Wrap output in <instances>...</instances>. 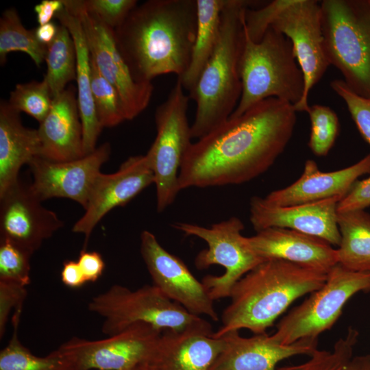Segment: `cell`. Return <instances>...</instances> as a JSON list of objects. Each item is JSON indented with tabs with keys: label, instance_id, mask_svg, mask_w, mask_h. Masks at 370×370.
<instances>
[{
	"label": "cell",
	"instance_id": "d590c367",
	"mask_svg": "<svg viewBox=\"0 0 370 370\" xmlns=\"http://www.w3.org/2000/svg\"><path fill=\"white\" fill-rule=\"evenodd\" d=\"M64 7L79 10L97 16L115 29L138 5L136 0H62Z\"/></svg>",
	"mask_w": 370,
	"mask_h": 370
},
{
	"label": "cell",
	"instance_id": "7c38bea8",
	"mask_svg": "<svg viewBox=\"0 0 370 370\" xmlns=\"http://www.w3.org/2000/svg\"><path fill=\"white\" fill-rule=\"evenodd\" d=\"M162 332L139 323L104 339L73 337L58 349L78 370H132L149 360Z\"/></svg>",
	"mask_w": 370,
	"mask_h": 370
},
{
	"label": "cell",
	"instance_id": "484cf974",
	"mask_svg": "<svg viewBox=\"0 0 370 370\" xmlns=\"http://www.w3.org/2000/svg\"><path fill=\"white\" fill-rule=\"evenodd\" d=\"M227 0H196L197 29L187 70L177 79L190 92L217 43L223 10Z\"/></svg>",
	"mask_w": 370,
	"mask_h": 370
},
{
	"label": "cell",
	"instance_id": "4fadbf2b",
	"mask_svg": "<svg viewBox=\"0 0 370 370\" xmlns=\"http://www.w3.org/2000/svg\"><path fill=\"white\" fill-rule=\"evenodd\" d=\"M80 20L90 57L102 76L118 91L127 120H132L149 105L153 91L152 83L135 80L116 43L114 29L97 16L64 7Z\"/></svg>",
	"mask_w": 370,
	"mask_h": 370
},
{
	"label": "cell",
	"instance_id": "277c9868",
	"mask_svg": "<svg viewBox=\"0 0 370 370\" xmlns=\"http://www.w3.org/2000/svg\"><path fill=\"white\" fill-rule=\"evenodd\" d=\"M251 3L227 0L221 14L216 47L189 92L196 111L190 125L193 138H200L232 115L240 100L239 61L243 39V15Z\"/></svg>",
	"mask_w": 370,
	"mask_h": 370
},
{
	"label": "cell",
	"instance_id": "e575fe53",
	"mask_svg": "<svg viewBox=\"0 0 370 370\" xmlns=\"http://www.w3.org/2000/svg\"><path fill=\"white\" fill-rule=\"evenodd\" d=\"M32 254L8 239H0V281L27 286L31 282Z\"/></svg>",
	"mask_w": 370,
	"mask_h": 370
},
{
	"label": "cell",
	"instance_id": "7402d4cb",
	"mask_svg": "<svg viewBox=\"0 0 370 370\" xmlns=\"http://www.w3.org/2000/svg\"><path fill=\"white\" fill-rule=\"evenodd\" d=\"M365 174H370V153L348 167L329 172L320 171L314 160H308L298 180L264 198L271 204L286 206L343 197Z\"/></svg>",
	"mask_w": 370,
	"mask_h": 370
},
{
	"label": "cell",
	"instance_id": "ac0fdd59",
	"mask_svg": "<svg viewBox=\"0 0 370 370\" xmlns=\"http://www.w3.org/2000/svg\"><path fill=\"white\" fill-rule=\"evenodd\" d=\"M342 198L334 197L280 206L254 196L250 200L249 219L256 232L269 227L287 228L319 237L338 247L341 234L337 224V205Z\"/></svg>",
	"mask_w": 370,
	"mask_h": 370
},
{
	"label": "cell",
	"instance_id": "cb8c5ba5",
	"mask_svg": "<svg viewBox=\"0 0 370 370\" xmlns=\"http://www.w3.org/2000/svg\"><path fill=\"white\" fill-rule=\"evenodd\" d=\"M20 113L0 102V196L16 184L24 164L40 154L38 130L24 126Z\"/></svg>",
	"mask_w": 370,
	"mask_h": 370
},
{
	"label": "cell",
	"instance_id": "30bf717a",
	"mask_svg": "<svg viewBox=\"0 0 370 370\" xmlns=\"http://www.w3.org/2000/svg\"><path fill=\"white\" fill-rule=\"evenodd\" d=\"M360 291L370 292V271H354L336 264L328 272L323 285L280 321L272 337L282 345L318 338L336 322L347 301Z\"/></svg>",
	"mask_w": 370,
	"mask_h": 370
},
{
	"label": "cell",
	"instance_id": "44dd1931",
	"mask_svg": "<svg viewBox=\"0 0 370 370\" xmlns=\"http://www.w3.org/2000/svg\"><path fill=\"white\" fill-rule=\"evenodd\" d=\"M212 333L208 322L182 331H164L147 363L154 370H210L224 345L223 338Z\"/></svg>",
	"mask_w": 370,
	"mask_h": 370
},
{
	"label": "cell",
	"instance_id": "7a4b0ae2",
	"mask_svg": "<svg viewBox=\"0 0 370 370\" xmlns=\"http://www.w3.org/2000/svg\"><path fill=\"white\" fill-rule=\"evenodd\" d=\"M197 29L196 0H149L114 29L118 49L136 81L181 77L188 66Z\"/></svg>",
	"mask_w": 370,
	"mask_h": 370
},
{
	"label": "cell",
	"instance_id": "d6986e66",
	"mask_svg": "<svg viewBox=\"0 0 370 370\" xmlns=\"http://www.w3.org/2000/svg\"><path fill=\"white\" fill-rule=\"evenodd\" d=\"M221 337L223 347L210 370H284L277 367L280 361L297 355L309 356L318 349V338L282 345L267 333L247 338L238 330Z\"/></svg>",
	"mask_w": 370,
	"mask_h": 370
},
{
	"label": "cell",
	"instance_id": "4316f807",
	"mask_svg": "<svg viewBox=\"0 0 370 370\" xmlns=\"http://www.w3.org/2000/svg\"><path fill=\"white\" fill-rule=\"evenodd\" d=\"M337 224L338 263L354 271H370V214L365 210L338 213Z\"/></svg>",
	"mask_w": 370,
	"mask_h": 370
},
{
	"label": "cell",
	"instance_id": "f35d334b",
	"mask_svg": "<svg viewBox=\"0 0 370 370\" xmlns=\"http://www.w3.org/2000/svg\"><path fill=\"white\" fill-rule=\"evenodd\" d=\"M370 206V174L367 178L357 180L348 193L338 203L337 212L365 210Z\"/></svg>",
	"mask_w": 370,
	"mask_h": 370
},
{
	"label": "cell",
	"instance_id": "60d3db41",
	"mask_svg": "<svg viewBox=\"0 0 370 370\" xmlns=\"http://www.w3.org/2000/svg\"><path fill=\"white\" fill-rule=\"evenodd\" d=\"M64 8L62 0H42L34 6L39 25L49 23Z\"/></svg>",
	"mask_w": 370,
	"mask_h": 370
},
{
	"label": "cell",
	"instance_id": "f546056e",
	"mask_svg": "<svg viewBox=\"0 0 370 370\" xmlns=\"http://www.w3.org/2000/svg\"><path fill=\"white\" fill-rule=\"evenodd\" d=\"M47 46L37 38L35 29H26L17 10L10 8L0 18V64L3 65L7 56L13 51L27 53L37 66L45 60Z\"/></svg>",
	"mask_w": 370,
	"mask_h": 370
},
{
	"label": "cell",
	"instance_id": "836d02e7",
	"mask_svg": "<svg viewBox=\"0 0 370 370\" xmlns=\"http://www.w3.org/2000/svg\"><path fill=\"white\" fill-rule=\"evenodd\" d=\"M307 113L311 124L308 147L316 156H325L338 136V118L330 107L319 104L310 106Z\"/></svg>",
	"mask_w": 370,
	"mask_h": 370
},
{
	"label": "cell",
	"instance_id": "5bb4252c",
	"mask_svg": "<svg viewBox=\"0 0 370 370\" xmlns=\"http://www.w3.org/2000/svg\"><path fill=\"white\" fill-rule=\"evenodd\" d=\"M140 254L153 285L168 298L190 313L218 321L214 300L178 257L166 251L155 235L144 230L140 234Z\"/></svg>",
	"mask_w": 370,
	"mask_h": 370
},
{
	"label": "cell",
	"instance_id": "8d00e7d4",
	"mask_svg": "<svg viewBox=\"0 0 370 370\" xmlns=\"http://www.w3.org/2000/svg\"><path fill=\"white\" fill-rule=\"evenodd\" d=\"M330 86L343 99L361 136L370 145V98L356 94L343 79L332 80Z\"/></svg>",
	"mask_w": 370,
	"mask_h": 370
},
{
	"label": "cell",
	"instance_id": "1f68e13d",
	"mask_svg": "<svg viewBox=\"0 0 370 370\" xmlns=\"http://www.w3.org/2000/svg\"><path fill=\"white\" fill-rule=\"evenodd\" d=\"M90 64L92 93L97 119L103 128L114 127L127 120L121 99L116 89L100 73L92 58Z\"/></svg>",
	"mask_w": 370,
	"mask_h": 370
},
{
	"label": "cell",
	"instance_id": "ba28073f",
	"mask_svg": "<svg viewBox=\"0 0 370 370\" xmlns=\"http://www.w3.org/2000/svg\"><path fill=\"white\" fill-rule=\"evenodd\" d=\"M89 310L103 319L101 331L112 336L139 323H147L162 332L182 331L208 323L168 298L155 285L132 291L114 284L93 297Z\"/></svg>",
	"mask_w": 370,
	"mask_h": 370
},
{
	"label": "cell",
	"instance_id": "d6a6232c",
	"mask_svg": "<svg viewBox=\"0 0 370 370\" xmlns=\"http://www.w3.org/2000/svg\"><path fill=\"white\" fill-rule=\"evenodd\" d=\"M8 103L18 112H23L40 123L48 114L53 98L47 81L17 84L10 92Z\"/></svg>",
	"mask_w": 370,
	"mask_h": 370
},
{
	"label": "cell",
	"instance_id": "ffe728a7",
	"mask_svg": "<svg viewBox=\"0 0 370 370\" xmlns=\"http://www.w3.org/2000/svg\"><path fill=\"white\" fill-rule=\"evenodd\" d=\"M245 242L262 260H283L325 273L338 264L337 249L328 242L291 229L269 227Z\"/></svg>",
	"mask_w": 370,
	"mask_h": 370
},
{
	"label": "cell",
	"instance_id": "52a82bcc",
	"mask_svg": "<svg viewBox=\"0 0 370 370\" xmlns=\"http://www.w3.org/2000/svg\"><path fill=\"white\" fill-rule=\"evenodd\" d=\"M320 4L330 65L354 92L370 98V0H323Z\"/></svg>",
	"mask_w": 370,
	"mask_h": 370
},
{
	"label": "cell",
	"instance_id": "ab89813d",
	"mask_svg": "<svg viewBox=\"0 0 370 370\" xmlns=\"http://www.w3.org/2000/svg\"><path fill=\"white\" fill-rule=\"evenodd\" d=\"M80 269L88 282H94L102 275L105 263L101 255L97 251H88L83 249L77 260Z\"/></svg>",
	"mask_w": 370,
	"mask_h": 370
},
{
	"label": "cell",
	"instance_id": "b9f144b4",
	"mask_svg": "<svg viewBox=\"0 0 370 370\" xmlns=\"http://www.w3.org/2000/svg\"><path fill=\"white\" fill-rule=\"evenodd\" d=\"M61 280L65 286L73 288H79L86 282L77 261L74 260L63 263Z\"/></svg>",
	"mask_w": 370,
	"mask_h": 370
},
{
	"label": "cell",
	"instance_id": "8fae6325",
	"mask_svg": "<svg viewBox=\"0 0 370 370\" xmlns=\"http://www.w3.org/2000/svg\"><path fill=\"white\" fill-rule=\"evenodd\" d=\"M173 227L188 236H197L208 244L195 259L198 269L214 264L225 268L221 275H206L202 280L210 297L214 301L230 297L234 285L245 274L264 261L257 256L242 235L244 225L236 217L205 227L197 224L176 222Z\"/></svg>",
	"mask_w": 370,
	"mask_h": 370
},
{
	"label": "cell",
	"instance_id": "6da1fadb",
	"mask_svg": "<svg viewBox=\"0 0 370 370\" xmlns=\"http://www.w3.org/2000/svg\"><path fill=\"white\" fill-rule=\"evenodd\" d=\"M294 106L271 97L229 119L193 143L179 173L180 190L241 184L266 172L296 124Z\"/></svg>",
	"mask_w": 370,
	"mask_h": 370
},
{
	"label": "cell",
	"instance_id": "f1b7e54d",
	"mask_svg": "<svg viewBox=\"0 0 370 370\" xmlns=\"http://www.w3.org/2000/svg\"><path fill=\"white\" fill-rule=\"evenodd\" d=\"M21 311L12 318L14 328L8 345L0 352V370H78L58 349L45 356H38L25 347L17 336Z\"/></svg>",
	"mask_w": 370,
	"mask_h": 370
},
{
	"label": "cell",
	"instance_id": "3957f363",
	"mask_svg": "<svg viewBox=\"0 0 370 370\" xmlns=\"http://www.w3.org/2000/svg\"><path fill=\"white\" fill-rule=\"evenodd\" d=\"M326 278L327 273L283 260L262 262L234 285L222 325L212 336L241 329L266 334L294 301L320 288Z\"/></svg>",
	"mask_w": 370,
	"mask_h": 370
},
{
	"label": "cell",
	"instance_id": "8992f818",
	"mask_svg": "<svg viewBox=\"0 0 370 370\" xmlns=\"http://www.w3.org/2000/svg\"><path fill=\"white\" fill-rule=\"evenodd\" d=\"M239 72L241 96L230 117L240 116L269 98H277L295 106L304 96V74L292 42L272 27L259 42L251 40L243 27Z\"/></svg>",
	"mask_w": 370,
	"mask_h": 370
},
{
	"label": "cell",
	"instance_id": "4dcf8cb0",
	"mask_svg": "<svg viewBox=\"0 0 370 370\" xmlns=\"http://www.w3.org/2000/svg\"><path fill=\"white\" fill-rule=\"evenodd\" d=\"M47 73L44 79L50 88L52 98L66 89L69 82L76 79V52L68 29L59 25L58 34L47 46L45 57Z\"/></svg>",
	"mask_w": 370,
	"mask_h": 370
},
{
	"label": "cell",
	"instance_id": "e0dca14e",
	"mask_svg": "<svg viewBox=\"0 0 370 370\" xmlns=\"http://www.w3.org/2000/svg\"><path fill=\"white\" fill-rule=\"evenodd\" d=\"M154 184L153 173L145 155L129 157L113 173H100L90 191L82 217L72 231L84 236V249L95 226L111 210L124 206L142 190Z\"/></svg>",
	"mask_w": 370,
	"mask_h": 370
},
{
	"label": "cell",
	"instance_id": "d4e9b609",
	"mask_svg": "<svg viewBox=\"0 0 370 370\" xmlns=\"http://www.w3.org/2000/svg\"><path fill=\"white\" fill-rule=\"evenodd\" d=\"M69 31L76 52L77 103L83 132L84 156L97 149V142L103 127L96 114L91 87V58L82 23L65 8L56 17Z\"/></svg>",
	"mask_w": 370,
	"mask_h": 370
},
{
	"label": "cell",
	"instance_id": "83f0119b",
	"mask_svg": "<svg viewBox=\"0 0 370 370\" xmlns=\"http://www.w3.org/2000/svg\"><path fill=\"white\" fill-rule=\"evenodd\" d=\"M358 336V330L350 327L332 350L317 349L305 362L284 370H370V354L354 356Z\"/></svg>",
	"mask_w": 370,
	"mask_h": 370
},
{
	"label": "cell",
	"instance_id": "5b68a950",
	"mask_svg": "<svg viewBox=\"0 0 370 370\" xmlns=\"http://www.w3.org/2000/svg\"><path fill=\"white\" fill-rule=\"evenodd\" d=\"M243 27L254 42H259L269 27L291 40L304 77V96L294 108L297 112H307L309 92L330 66L324 46L320 3L315 0H274L261 8L247 7Z\"/></svg>",
	"mask_w": 370,
	"mask_h": 370
},
{
	"label": "cell",
	"instance_id": "74e56055",
	"mask_svg": "<svg viewBox=\"0 0 370 370\" xmlns=\"http://www.w3.org/2000/svg\"><path fill=\"white\" fill-rule=\"evenodd\" d=\"M26 286L0 281V338L5 334L9 315L12 310L20 309L27 297Z\"/></svg>",
	"mask_w": 370,
	"mask_h": 370
},
{
	"label": "cell",
	"instance_id": "2e32d148",
	"mask_svg": "<svg viewBox=\"0 0 370 370\" xmlns=\"http://www.w3.org/2000/svg\"><path fill=\"white\" fill-rule=\"evenodd\" d=\"M64 225L45 208L31 185L20 180L0 196V239H8L32 254Z\"/></svg>",
	"mask_w": 370,
	"mask_h": 370
},
{
	"label": "cell",
	"instance_id": "ee69618b",
	"mask_svg": "<svg viewBox=\"0 0 370 370\" xmlns=\"http://www.w3.org/2000/svg\"><path fill=\"white\" fill-rule=\"evenodd\" d=\"M132 370H154L149 365L147 362L143 363L138 365Z\"/></svg>",
	"mask_w": 370,
	"mask_h": 370
},
{
	"label": "cell",
	"instance_id": "9a60e30c",
	"mask_svg": "<svg viewBox=\"0 0 370 370\" xmlns=\"http://www.w3.org/2000/svg\"><path fill=\"white\" fill-rule=\"evenodd\" d=\"M110 153V145L105 143L92 153L73 160L53 161L36 156L28 164L33 175L31 187L42 201L67 198L85 209L96 178Z\"/></svg>",
	"mask_w": 370,
	"mask_h": 370
},
{
	"label": "cell",
	"instance_id": "9c48e42d",
	"mask_svg": "<svg viewBox=\"0 0 370 370\" xmlns=\"http://www.w3.org/2000/svg\"><path fill=\"white\" fill-rule=\"evenodd\" d=\"M189 99L177 79L156 110V136L145 156L154 175L158 212L172 204L180 191V167L193 143L187 117Z\"/></svg>",
	"mask_w": 370,
	"mask_h": 370
},
{
	"label": "cell",
	"instance_id": "603a6c76",
	"mask_svg": "<svg viewBox=\"0 0 370 370\" xmlns=\"http://www.w3.org/2000/svg\"><path fill=\"white\" fill-rule=\"evenodd\" d=\"M37 130L40 157L69 161L84 156L82 125L75 88H66L53 98L51 108Z\"/></svg>",
	"mask_w": 370,
	"mask_h": 370
},
{
	"label": "cell",
	"instance_id": "7bdbcfd3",
	"mask_svg": "<svg viewBox=\"0 0 370 370\" xmlns=\"http://www.w3.org/2000/svg\"><path fill=\"white\" fill-rule=\"evenodd\" d=\"M59 25L53 22L39 25L35 29V34L38 40L43 45L48 46L56 38L58 32Z\"/></svg>",
	"mask_w": 370,
	"mask_h": 370
}]
</instances>
